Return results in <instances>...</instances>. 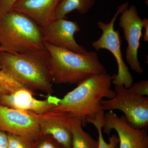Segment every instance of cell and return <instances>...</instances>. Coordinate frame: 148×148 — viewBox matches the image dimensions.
<instances>
[{
    "label": "cell",
    "mask_w": 148,
    "mask_h": 148,
    "mask_svg": "<svg viewBox=\"0 0 148 148\" xmlns=\"http://www.w3.org/2000/svg\"><path fill=\"white\" fill-rule=\"evenodd\" d=\"M112 80V76L108 73L94 75L77 84L63 98L49 95L47 100L54 105L49 112L77 119L84 127L88 121L95 119L104 111L101 100L115 96L114 90L111 88Z\"/></svg>",
    "instance_id": "1"
},
{
    "label": "cell",
    "mask_w": 148,
    "mask_h": 148,
    "mask_svg": "<svg viewBox=\"0 0 148 148\" xmlns=\"http://www.w3.org/2000/svg\"><path fill=\"white\" fill-rule=\"evenodd\" d=\"M46 49L25 53L0 51V67L3 73L29 90L51 95L53 90Z\"/></svg>",
    "instance_id": "2"
},
{
    "label": "cell",
    "mask_w": 148,
    "mask_h": 148,
    "mask_svg": "<svg viewBox=\"0 0 148 148\" xmlns=\"http://www.w3.org/2000/svg\"><path fill=\"white\" fill-rule=\"evenodd\" d=\"M45 45L53 83L78 84L91 76L107 73L96 51L77 53L47 43Z\"/></svg>",
    "instance_id": "3"
},
{
    "label": "cell",
    "mask_w": 148,
    "mask_h": 148,
    "mask_svg": "<svg viewBox=\"0 0 148 148\" xmlns=\"http://www.w3.org/2000/svg\"><path fill=\"white\" fill-rule=\"evenodd\" d=\"M46 50L42 29L32 18L13 10L0 14V51L25 53Z\"/></svg>",
    "instance_id": "4"
},
{
    "label": "cell",
    "mask_w": 148,
    "mask_h": 148,
    "mask_svg": "<svg viewBox=\"0 0 148 148\" xmlns=\"http://www.w3.org/2000/svg\"><path fill=\"white\" fill-rule=\"evenodd\" d=\"M129 6L128 2L119 5L109 23L98 21L97 25L102 30V34L99 39L92 44V47L96 51L101 49H106L113 54L117 64L118 72L117 73L112 75V84L114 85L123 86L127 88L132 85L134 79L123 57L121 49V38L120 32L118 30H115L114 26L118 16Z\"/></svg>",
    "instance_id": "5"
},
{
    "label": "cell",
    "mask_w": 148,
    "mask_h": 148,
    "mask_svg": "<svg viewBox=\"0 0 148 148\" xmlns=\"http://www.w3.org/2000/svg\"><path fill=\"white\" fill-rule=\"evenodd\" d=\"M114 91V98L101 100L103 110L121 111L132 127L138 129H147L148 97L138 95L122 85H115Z\"/></svg>",
    "instance_id": "6"
},
{
    "label": "cell",
    "mask_w": 148,
    "mask_h": 148,
    "mask_svg": "<svg viewBox=\"0 0 148 148\" xmlns=\"http://www.w3.org/2000/svg\"><path fill=\"white\" fill-rule=\"evenodd\" d=\"M119 26L123 31L127 43L125 58L132 71L139 74L144 72L138 60V52L143 28V19L137 7L131 5L123 11L119 18Z\"/></svg>",
    "instance_id": "7"
},
{
    "label": "cell",
    "mask_w": 148,
    "mask_h": 148,
    "mask_svg": "<svg viewBox=\"0 0 148 148\" xmlns=\"http://www.w3.org/2000/svg\"><path fill=\"white\" fill-rule=\"evenodd\" d=\"M0 130L17 135L32 143L41 135L34 113L0 105Z\"/></svg>",
    "instance_id": "8"
},
{
    "label": "cell",
    "mask_w": 148,
    "mask_h": 148,
    "mask_svg": "<svg viewBox=\"0 0 148 148\" xmlns=\"http://www.w3.org/2000/svg\"><path fill=\"white\" fill-rule=\"evenodd\" d=\"M102 127L108 135L112 130L119 139V148H148L147 129H138L130 125L124 115L118 116L112 111L104 114Z\"/></svg>",
    "instance_id": "9"
},
{
    "label": "cell",
    "mask_w": 148,
    "mask_h": 148,
    "mask_svg": "<svg viewBox=\"0 0 148 148\" xmlns=\"http://www.w3.org/2000/svg\"><path fill=\"white\" fill-rule=\"evenodd\" d=\"M42 29L45 42L76 53H84L87 51L83 46L77 43L75 39L76 33L81 31L76 21L65 18L55 19Z\"/></svg>",
    "instance_id": "10"
},
{
    "label": "cell",
    "mask_w": 148,
    "mask_h": 148,
    "mask_svg": "<svg viewBox=\"0 0 148 148\" xmlns=\"http://www.w3.org/2000/svg\"><path fill=\"white\" fill-rule=\"evenodd\" d=\"M34 95V92L26 88L12 92L0 93V105L37 114L45 113L54 107L47 99L38 100Z\"/></svg>",
    "instance_id": "11"
},
{
    "label": "cell",
    "mask_w": 148,
    "mask_h": 148,
    "mask_svg": "<svg viewBox=\"0 0 148 148\" xmlns=\"http://www.w3.org/2000/svg\"><path fill=\"white\" fill-rule=\"evenodd\" d=\"M60 0H18L12 10L29 16L41 28L55 20V14Z\"/></svg>",
    "instance_id": "12"
},
{
    "label": "cell",
    "mask_w": 148,
    "mask_h": 148,
    "mask_svg": "<svg viewBox=\"0 0 148 148\" xmlns=\"http://www.w3.org/2000/svg\"><path fill=\"white\" fill-rule=\"evenodd\" d=\"M34 113L41 134L48 135L66 148H72V136L66 117L52 112L42 114Z\"/></svg>",
    "instance_id": "13"
},
{
    "label": "cell",
    "mask_w": 148,
    "mask_h": 148,
    "mask_svg": "<svg viewBox=\"0 0 148 148\" xmlns=\"http://www.w3.org/2000/svg\"><path fill=\"white\" fill-rule=\"evenodd\" d=\"M65 117L67 125L71 134L72 148H98V141L93 139L90 134L84 130L79 120Z\"/></svg>",
    "instance_id": "14"
},
{
    "label": "cell",
    "mask_w": 148,
    "mask_h": 148,
    "mask_svg": "<svg viewBox=\"0 0 148 148\" xmlns=\"http://www.w3.org/2000/svg\"><path fill=\"white\" fill-rule=\"evenodd\" d=\"M95 0H61L56 8L55 19L65 18L74 10L81 14L87 13L95 4Z\"/></svg>",
    "instance_id": "15"
},
{
    "label": "cell",
    "mask_w": 148,
    "mask_h": 148,
    "mask_svg": "<svg viewBox=\"0 0 148 148\" xmlns=\"http://www.w3.org/2000/svg\"><path fill=\"white\" fill-rule=\"evenodd\" d=\"M104 111L98 114L95 119L88 121V123H91L95 126L98 131V148H119V139L117 135L113 134L109 138V142L106 143L103 138L102 133V125L104 119Z\"/></svg>",
    "instance_id": "16"
},
{
    "label": "cell",
    "mask_w": 148,
    "mask_h": 148,
    "mask_svg": "<svg viewBox=\"0 0 148 148\" xmlns=\"http://www.w3.org/2000/svg\"><path fill=\"white\" fill-rule=\"evenodd\" d=\"M33 146L34 148H66L50 136L42 134L33 143Z\"/></svg>",
    "instance_id": "17"
},
{
    "label": "cell",
    "mask_w": 148,
    "mask_h": 148,
    "mask_svg": "<svg viewBox=\"0 0 148 148\" xmlns=\"http://www.w3.org/2000/svg\"><path fill=\"white\" fill-rule=\"evenodd\" d=\"M8 148H34L33 143L24 138L7 133Z\"/></svg>",
    "instance_id": "18"
},
{
    "label": "cell",
    "mask_w": 148,
    "mask_h": 148,
    "mask_svg": "<svg viewBox=\"0 0 148 148\" xmlns=\"http://www.w3.org/2000/svg\"><path fill=\"white\" fill-rule=\"evenodd\" d=\"M129 88L138 95L142 96L148 95V81L146 80L133 83Z\"/></svg>",
    "instance_id": "19"
},
{
    "label": "cell",
    "mask_w": 148,
    "mask_h": 148,
    "mask_svg": "<svg viewBox=\"0 0 148 148\" xmlns=\"http://www.w3.org/2000/svg\"><path fill=\"white\" fill-rule=\"evenodd\" d=\"M18 0H0V14L11 10L13 5Z\"/></svg>",
    "instance_id": "20"
},
{
    "label": "cell",
    "mask_w": 148,
    "mask_h": 148,
    "mask_svg": "<svg viewBox=\"0 0 148 148\" xmlns=\"http://www.w3.org/2000/svg\"><path fill=\"white\" fill-rule=\"evenodd\" d=\"M0 148H8L7 133L0 130Z\"/></svg>",
    "instance_id": "21"
},
{
    "label": "cell",
    "mask_w": 148,
    "mask_h": 148,
    "mask_svg": "<svg viewBox=\"0 0 148 148\" xmlns=\"http://www.w3.org/2000/svg\"><path fill=\"white\" fill-rule=\"evenodd\" d=\"M143 19V28H145V33L143 35V39L145 42H148V20L147 18Z\"/></svg>",
    "instance_id": "22"
},
{
    "label": "cell",
    "mask_w": 148,
    "mask_h": 148,
    "mask_svg": "<svg viewBox=\"0 0 148 148\" xmlns=\"http://www.w3.org/2000/svg\"><path fill=\"white\" fill-rule=\"evenodd\" d=\"M10 92L3 86L0 83V93H8Z\"/></svg>",
    "instance_id": "23"
},
{
    "label": "cell",
    "mask_w": 148,
    "mask_h": 148,
    "mask_svg": "<svg viewBox=\"0 0 148 148\" xmlns=\"http://www.w3.org/2000/svg\"><path fill=\"white\" fill-rule=\"evenodd\" d=\"M1 72V67H0V73Z\"/></svg>",
    "instance_id": "24"
}]
</instances>
